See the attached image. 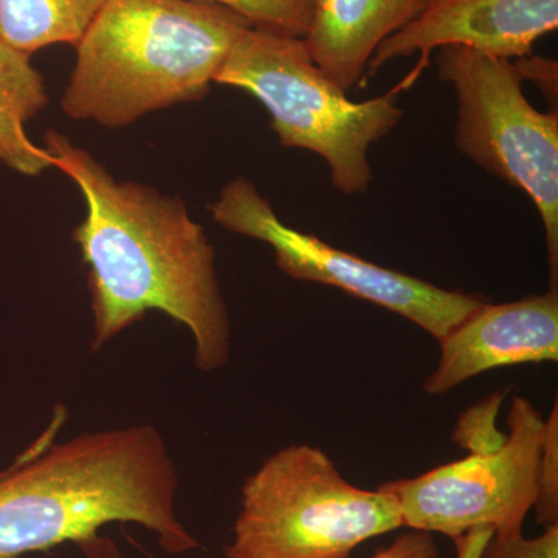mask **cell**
<instances>
[{"label":"cell","instance_id":"obj_1","mask_svg":"<svg viewBox=\"0 0 558 558\" xmlns=\"http://www.w3.org/2000/svg\"><path fill=\"white\" fill-rule=\"evenodd\" d=\"M44 140L53 167L78 185L87 205L73 241L87 266L90 351L159 311L190 330L197 369H222L231 357V323L204 227L179 197L117 180L61 132L47 131Z\"/></svg>","mask_w":558,"mask_h":558},{"label":"cell","instance_id":"obj_11","mask_svg":"<svg viewBox=\"0 0 558 558\" xmlns=\"http://www.w3.org/2000/svg\"><path fill=\"white\" fill-rule=\"evenodd\" d=\"M429 0H315L303 38L315 65L341 90L363 84L380 44L416 20Z\"/></svg>","mask_w":558,"mask_h":558},{"label":"cell","instance_id":"obj_2","mask_svg":"<svg viewBox=\"0 0 558 558\" xmlns=\"http://www.w3.org/2000/svg\"><path fill=\"white\" fill-rule=\"evenodd\" d=\"M180 478L167 440L150 424L43 436L0 473V558L73 543L87 558H119L102 527L132 523L171 556L201 548L178 515Z\"/></svg>","mask_w":558,"mask_h":558},{"label":"cell","instance_id":"obj_16","mask_svg":"<svg viewBox=\"0 0 558 558\" xmlns=\"http://www.w3.org/2000/svg\"><path fill=\"white\" fill-rule=\"evenodd\" d=\"M499 402H501V398L495 396L464 413L453 435V439L459 446H462V449L487 450L505 440V433L498 432L495 427Z\"/></svg>","mask_w":558,"mask_h":558},{"label":"cell","instance_id":"obj_17","mask_svg":"<svg viewBox=\"0 0 558 558\" xmlns=\"http://www.w3.org/2000/svg\"><path fill=\"white\" fill-rule=\"evenodd\" d=\"M478 558H558V524L537 537L492 535Z\"/></svg>","mask_w":558,"mask_h":558},{"label":"cell","instance_id":"obj_12","mask_svg":"<svg viewBox=\"0 0 558 558\" xmlns=\"http://www.w3.org/2000/svg\"><path fill=\"white\" fill-rule=\"evenodd\" d=\"M47 105L46 83L31 57L0 39V163L24 175L54 168L49 153L25 131L28 120Z\"/></svg>","mask_w":558,"mask_h":558},{"label":"cell","instance_id":"obj_19","mask_svg":"<svg viewBox=\"0 0 558 558\" xmlns=\"http://www.w3.org/2000/svg\"><path fill=\"white\" fill-rule=\"evenodd\" d=\"M495 532L488 527L473 529L468 534L451 538L454 543L453 558H478L481 550Z\"/></svg>","mask_w":558,"mask_h":558},{"label":"cell","instance_id":"obj_6","mask_svg":"<svg viewBox=\"0 0 558 558\" xmlns=\"http://www.w3.org/2000/svg\"><path fill=\"white\" fill-rule=\"evenodd\" d=\"M436 65L439 80L458 98L454 145L534 202L548 244L550 288H557L558 113L542 112L529 102L515 60L442 47Z\"/></svg>","mask_w":558,"mask_h":558},{"label":"cell","instance_id":"obj_8","mask_svg":"<svg viewBox=\"0 0 558 558\" xmlns=\"http://www.w3.org/2000/svg\"><path fill=\"white\" fill-rule=\"evenodd\" d=\"M209 213L223 229L269 244L277 266L288 277L344 290L409 319L438 341L486 303L481 296L377 266L286 226L247 179L223 186Z\"/></svg>","mask_w":558,"mask_h":558},{"label":"cell","instance_id":"obj_14","mask_svg":"<svg viewBox=\"0 0 558 558\" xmlns=\"http://www.w3.org/2000/svg\"><path fill=\"white\" fill-rule=\"evenodd\" d=\"M241 14L256 31L303 39L314 17L315 0H204Z\"/></svg>","mask_w":558,"mask_h":558},{"label":"cell","instance_id":"obj_3","mask_svg":"<svg viewBox=\"0 0 558 558\" xmlns=\"http://www.w3.org/2000/svg\"><path fill=\"white\" fill-rule=\"evenodd\" d=\"M248 28L241 14L204 0H108L75 46L61 108L119 130L204 100Z\"/></svg>","mask_w":558,"mask_h":558},{"label":"cell","instance_id":"obj_4","mask_svg":"<svg viewBox=\"0 0 558 558\" xmlns=\"http://www.w3.org/2000/svg\"><path fill=\"white\" fill-rule=\"evenodd\" d=\"M215 83L253 95L270 113L282 148L318 154L333 189L347 196L368 191L374 178L371 145L403 116L395 94L349 100L315 65L303 39L253 27L234 44Z\"/></svg>","mask_w":558,"mask_h":558},{"label":"cell","instance_id":"obj_7","mask_svg":"<svg viewBox=\"0 0 558 558\" xmlns=\"http://www.w3.org/2000/svg\"><path fill=\"white\" fill-rule=\"evenodd\" d=\"M508 427L492 449L470 451L416 478L381 484L398 501L403 527L450 538L478 527L498 537L523 534L537 498L545 418L523 396H513Z\"/></svg>","mask_w":558,"mask_h":558},{"label":"cell","instance_id":"obj_13","mask_svg":"<svg viewBox=\"0 0 558 558\" xmlns=\"http://www.w3.org/2000/svg\"><path fill=\"white\" fill-rule=\"evenodd\" d=\"M108 0H0V39L32 57L53 44L76 46Z\"/></svg>","mask_w":558,"mask_h":558},{"label":"cell","instance_id":"obj_15","mask_svg":"<svg viewBox=\"0 0 558 558\" xmlns=\"http://www.w3.org/2000/svg\"><path fill=\"white\" fill-rule=\"evenodd\" d=\"M535 515L543 527L558 524V411L557 400L545 418V435L539 450Z\"/></svg>","mask_w":558,"mask_h":558},{"label":"cell","instance_id":"obj_5","mask_svg":"<svg viewBox=\"0 0 558 558\" xmlns=\"http://www.w3.org/2000/svg\"><path fill=\"white\" fill-rule=\"evenodd\" d=\"M403 527L388 492L349 483L318 447L271 454L241 488L227 558H349L363 543Z\"/></svg>","mask_w":558,"mask_h":558},{"label":"cell","instance_id":"obj_9","mask_svg":"<svg viewBox=\"0 0 558 558\" xmlns=\"http://www.w3.org/2000/svg\"><path fill=\"white\" fill-rule=\"evenodd\" d=\"M557 27L558 0H429L416 20L380 44L366 76L416 53L421 65L427 64L429 53L442 47L520 60Z\"/></svg>","mask_w":558,"mask_h":558},{"label":"cell","instance_id":"obj_18","mask_svg":"<svg viewBox=\"0 0 558 558\" xmlns=\"http://www.w3.org/2000/svg\"><path fill=\"white\" fill-rule=\"evenodd\" d=\"M227 558V557H202ZM368 558H440L438 545L428 532L410 531L400 534L387 548L377 550Z\"/></svg>","mask_w":558,"mask_h":558},{"label":"cell","instance_id":"obj_10","mask_svg":"<svg viewBox=\"0 0 558 558\" xmlns=\"http://www.w3.org/2000/svg\"><path fill=\"white\" fill-rule=\"evenodd\" d=\"M427 395L444 396L499 366L558 360V289L510 303H484L439 340Z\"/></svg>","mask_w":558,"mask_h":558}]
</instances>
